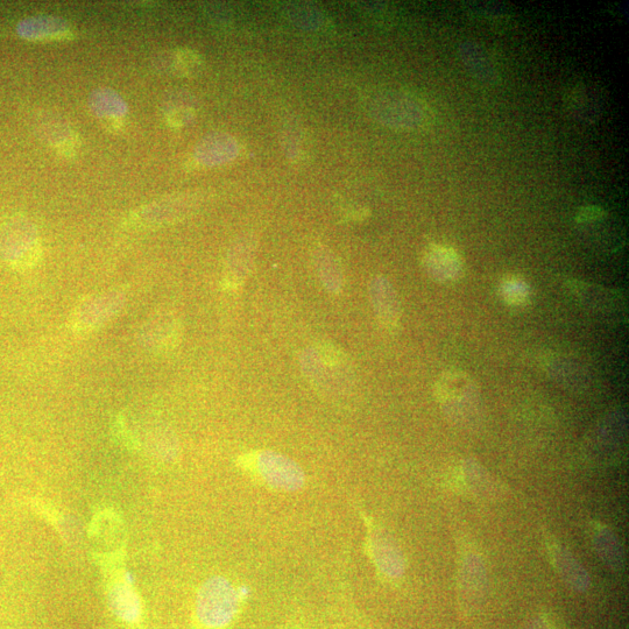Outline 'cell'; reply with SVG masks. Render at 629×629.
I'll return each instance as SVG.
<instances>
[{
  "instance_id": "cell-1",
  "label": "cell",
  "mask_w": 629,
  "mask_h": 629,
  "mask_svg": "<svg viewBox=\"0 0 629 629\" xmlns=\"http://www.w3.org/2000/svg\"><path fill=\"white\" fill-rule=\"evenodd\" d=\"M366 109L378 123L398 131H421L434 120L427 102L401 89L372 91L366 98Z\"/></svg>"
},
{
  "instance_id": "cell-2",
  "label": "cell",
  "mask_w": 629,
  "mask_h": 629,
  "mask_svg": "<svg viewBox=\"0 0 629 629\" xmlns=\"http://www.w3.org/2000/svg\"><path fill=\"white\" fill-rule=\"evenodd\" d=\"M240 596L224 577H212L201 586L196 598V618L206 629H224L235 620Z\"/></svg>"
},
{
  "instance_id": "cell-3",
  "label": "cell",
  "mask_w": 629,
  "mask_h": 629,
  "mask_svg": "<svg viewBox=\"0 0 629 629\" xmlns=\"http://www.w3.org/2000/svg\"><path fill=\"white\" fill-rule=\"evenodd\" d=\"M242 466L260 484L275 491L295 492L305 485V473L300 466L278 452H256L245 457Z\"/></svg>"
},
{
  "instance_id": "cell-4",
  "label": "cell",
  "mask_w": 629,
  "mask_h": 629,
  "mask_svg": "<svg viewBox=\"0 0 629 629\" xmlns=\"http://www.w3.org/2000/svg\"><path fill=\"white\" fill-rule=\"evenodd\" d=\"M0 256L14 268L31 267L40 257L37 229L26 218H12L0 230Z\"/></svg>"
},
{
  "instance_id": "cell-5",
  "label": "cell",
  "mask_w": 629,
  "mask_h": 629,
  "mask_svg": "<svg viewBox=\"0 0 629 629\" xmlns=\"http://www.w3.org/2000/svg\"><path fill=\"white\" fill-rule=\"evenodd\" d=\"M303 374L318 391L327 395L342 394L346 384L345 363L337 351L307 349L302 352Z\"/></svg>"
},
{
  "instance_id": "cell-6",
  "label": "cell",
  "mask_w": 629,
  "mask_h": 629,
  "mask_svg": "<svg viewBox=\"0 0 629 629\" xmlns=\"http://www.w3.org/2000/svg\"><path fill=\"white\" fill-rule=\"evenodd\" d=\"M627 419L623 412L606 415L597 423L585 445L586 455L593 462L606 463L616 459L624 449Z\"/></svg>"
},
{
  "instance_id": "cell-7",
  "label": "cell",
  "mask_w": 629,
  "mask_h": 629,
  "mask_svg": "<svg viewBox=\"0 0 629 629\" xmlns=\"http://www.w3.org/2000/svg\"><path fill=\"white\" fill-rule=\"evenodd\" d=\"M126 295L109 291L81 303L70 317V328L75 332H93L116 317L125 306Z\"/></svg>"
},
{
  "instance_id": "cell-8",
  "label": "cell",
  "mask_w": 629,
  "mask_h": 629,
  "mask_svg": "<svg viewBox=\"0 0 629 629\" xmlns=\"http://www.w3.org/2000/svg\"><path fill=\"white\" fill-rule=\"evenodd\" d=\"M565 110L572 118L585 124H596L606 112V93L597 83L577 81L565 91Z\"/></svg>"
},
{
  "instance_id": "cell-9",
  "label": "cell",
  "mask_w": 629,
  "mask_h": 629,
  "mask_svg": "<svg viewBox=\"0 0 629 629\" xmlns=\"http://www.w3.org/2000/svg\"><path fill=\"white\" fill-rule=\"evenodd\" d=\"M438 401L450 414L466 415L477 405L478 390L475 380L463 372H449L437 380Z\"/></svg>"
},
{
  "instance_id": "cell-10",
  "label": "cell",
  "mask_w": 629,
  "mask_h": 629,
  "mask_svg": "<svg viewBox=\"0 0 629 629\" xmlns=\"http://www.w3.org/2000/svg\"><path fill=\"white\" fill-rule=\"evenodd\" d=\"M422 265L430 279L448 284L462 278L464 264L458 252L443 245H430L423 253Z\"/></svg>"
},
{
  "instance_id": "cell-11",
  "label": "cell",
  "mask_w": 629,
  "mask_h": 629,
  "mask_svg": "<svg viewBox=\"0 0 629 629\" xmlns=\"http://www.w3.org/2000/svg\"><path fill=\"white\" fill-rule=\"evenodd\" d=\"M486 592V570L476 556L466 558L459 578V602L465 613L477 611Z\"/></svg>"
},
{
  "instance_id": "cell-12",
  "label": "cell",
  "mask_w": 629,
  "mask_h": 629,
  "mask_svg": "<svg viewBox=\"0 0 629 629\" xmlns=\"http://www.w3.org/2000/svg\"><path fill=\"white\" fill-rule=\"evenodd\" d=\"M370 299L374 314L381 325L388 330L398 329L401 321V307L398 294L391 282L384 277L372 279Z\"/></svg>"
},
{
  "instance_id": "cell-13",
  "label": "cell",
  "mask_w": 629,
  "mask_h": 629,
  "mask_svg": "<svg viewBox=\"0 0 629 629\" xmlns=\"http://www.w3.org/2000/svg\"><path fill=\"white\" fill-rule=\"evenodd\" d=\"M458 54L464 67L480 83L494 86V84L500 81V75L493 56L478 42H463L459 46Z\"/></svg>"
},
{
  "instance_id": "cell-14",
  "label": "cell",
  "mask_w": 629,
  "mask_h": 629,
  "mask_svg": "<svg viewBox=\"0 0 629 629\" xmlns=\"http://www.w3.org/2000/svg\"><path fill=\"white\" fill-rule=\"evenodd\" d=\"M179 338L180 324L169 314L153 317L144 325L139 335L140 344L153 351L173 349Z\"/></svg>"
},
{
  "instance_id": "cell-15",
  "label": "cell",
  "mask_w": 629,
  "mask_h": 629,
  "mask_svg": "<svg viewBox=\"0 0 629 629\" xmlns=\"http://www.w3.org/2000/svg\"><path fill=\"white\" fill-rule=\"evenodd\" d=\"M194 204V201L187 199H174L154 203L153 206L138 212L132 221L145 226L173 223L176 219L185 217L194 208Z\"/></svg>"
},
{
  "instance_id": "cell-16",
  "label": "cell",
  "mask_w": 629,
  "mask_h": 629,
  "mask_svg": "<svg viewBox=\"0 0 629 629\" xmlns=\"http://www.w3.org/2000/svg\"><path fill=\"white\" fill-rule=\"evenodd\" d=\"M109 603L119 619L129 624L138 623L141 616L140 598L124 579H116L110 584Z\"/></svg>"
},
{
  "instance_id": "cell-17",
  "label": "cell",
  "mask_w": 629,
  "mask_h": 629,
  "mask_svg": "<svg viewBox=\"0 0 629 629\" xmlns=\"http://www.w3.org/2000/svg\"><path fill=\"white\" fill-rule=\"evenodd\" d=\"M466 14L473 20L486 26L507 30L515 24L513 10L504 4L490 2H466L463 5Z\"/></svg>"
},
{
  "instance_id": "cell-18",
  "label": "cell",
  "mask_w": 629,
  "mask_h": 629,
  "mask_svg": "<svg viewBox=\"0 0 629 629\" xmlns=\"http://www.w3.org/2000/svg\"><path fill=\"white\" fill-rule=\"evenodd\" d=\"M253 251L254 245L251 238L239 240L232 247L225 268V281L230 288L242 286L249 275L253 263Z\"/></svg>"
},
{
  "instance_id": "cell-19",
  "label": "cell",
  "mask_w": 629,
  "mask_h": 629,
  "mask_svg": "<svg viewBox=\"0 0 629 629\" xmlns=\"http://www.w3.org/2000/svg\"><path fill=\"white\" fill-rule=\"evenodd\" d=\"M238 153L236 140L221 134L204 140L197 148L195 159L200 166H216L235 159Z\"/></svg>"
},
{
  "instance_id": "cell-20",
  "label": "cell",
  "mask_w": 629,
  "mask_h": 629,
  "mask_svg": "<svg viewBox=\"0 0 629 629\" xmlns=\"http://www.w3.org/2000/svg\"><path fill=\"white\" fill-rule=\"evenodd\" d=\"M593 544L600 560L607 568L618 572L625 567V554L618 536L610 528L598 527L593 532Z\"/></svg>"
},
{
  "instance_id": "cell-21",
  "label": "cell",
  "mask_w": 629,
  "mask_h": 629,
  "mask_svg": "<svg viewBox=\"0 0 629 629\" xmlns=\"http://www.w3.org/2000/svg\"><path fill=\"white\" fill-rule=\"evenodd\" d=\"M554 557L558 574L571 590L585 592L590 588L591 579L588 571L570 551L557 549Z\"/></svg>"
},
{
  "instance_id": "cell-22",
  "label": "cell",
  "mask_w": 629,
  "mask_h": 629,
  "mask_svg": "<svg viewBox=\"0 0 629 629\" xmlns=\"http://www.w3.org/2000/svg\"><path fill=\"white\" fill-rule=\"evenodd\" d=\"M371 548L374 561L384 575L398 578L404 574V558L391 540L381 535L374 536L371 541Z\"/></svg>"
},
{
  "instance_id": "cell-23",
  "label": "cell",
  "mask_w": 629,
  "mask_h": 629,
  "mask_svg": "<svg viewBox=\"0 0 629 629\" xmlns=\"http://www.w3.org/2000/svg\"><path fill=\"white\" fill-rule=\"evenodd\" d=\"M70 27L65 21L53 17H35L21 21L18 33L30 40L59 39L69 34Z\"/></svg>"
},
{
  "instance_id": "cell-24",
  "label": "cell",
  "mask_w": 629,
  "mask_h": 629,
  "mask_svg": "<svg viewBox=\"0 0 629 629\" xmlns=\"http://www.w3.org/2000/svg\"><path fill=\"white\" fill-rule=\"evenodd\" d=\"M314 260L318 278L324 288L330 294H341L344 288V277L334 254L327 247H317Z\"/></svg>"
},
{
  "instance_id": "cell-25",
  "label": "cell",
  "mask_w": 629,
  "mask_h": 629,
  "mask_svg": "<svg viewBox=\"0 0 629 629\" xmlns=\"http://www.w3.org/2000/svg\"><path fill=\"white\" fill-rule=\"evenodd\" d=\"M91 106H93L96 115L103 119H119L127 111L122 98L111 90L97 91L91 98Z\"/></svg>"
},
{
  "instance_id": "cell-26",
  "label": "cell",
  "mask_w": 629,
  "mask_h": 629,
  "mask_svg": "<svg viewBox=\"0 0 629 629\" xmlns=\"http://www.w3.org/2000/svg\"><path fill=\"white\" fill-rule=\"evenodd\" d=\"M499 293L507 305L522 306L529 298L526 282L518 277H508L501 282Z\"/></svg>"
},
{
  "instance_id": "cell-27",
  "label": "cell",
  "mask_w": 629,
  "mask_h": 629,
  "mask_svg": "<svg viewBox=\"0 0 629 629\" xmlns=\"http://www.w3.org/2000/svg\"><path fill=\"white\" fill-rule=\"evenodd\" d=\"M609 216L607 211L598 206H585L577 211L576 222L578 225L586 226Z\"/></svg>"
},
{
  "instance_id": "cell-28",
  "label": "cell",
  "mask_w": 629,
  "mask_h": 629,
  "mask_svg": "<svg viewBox=\"0 0 629 629\" xmlns=\"http://www.w3.org/2000/svg\"><path fill=\"white\" fill-rule=\"evenodd\" d=\"M199 66L200 58L193 52L182 51L176 55V68L182 74H193Z\"/></svg>"
},
{
  "instance_id": "cell-29",
  "label": "cell",
  "mask_w": 629,
  "mask_h": 629,
  "mask_svg": "<svg viewBox=\"0 0 629 629\" xmlns=\"http://www.w3.org/2000/svg\"><path fill=\"white\" fill-rule=\"evenodd\" d=\"M151 445L155 454L161 457L173 455L175 452V442L173 438L165 434L164 431H160V433L154 435Z\"/></svg>"
},
{
  "instance_id": "cell-30",
  "label": "cell",
  "mask_w": 629,
  "mask_h": 629,
  "mask_svg": "<svg viewBox=\"0 0 629 629\" xmlns=\"http://www.w3.org/2000/svg\"><path fill=\"white\" fill-rule=\"evenodd\" d=\"M524 629H557L554 621L547 614H536L527 621Z\"/></svg>"
}]
</instances>
